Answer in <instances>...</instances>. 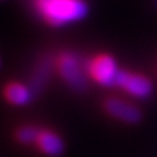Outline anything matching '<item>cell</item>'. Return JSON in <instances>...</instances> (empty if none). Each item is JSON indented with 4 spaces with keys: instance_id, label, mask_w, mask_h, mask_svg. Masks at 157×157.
I'll return each instance as SVG.
<instances>
[{
    "instance_id": "obj_1",
    "label": "cell",
    "mask_w": 157,
    "mask_h": 157,
    "mask_svg": "<svg viewBox=\"0 0 157 157\" xmlns=\"http://www.w3.org/2000/svg\"><path fill=\"white\" fill-rule=\"evenodd\" d=\"M34 7L39 16L52 26L80 21L89 13L84 0H34Z\"/></svg>"
},
{
    "instance_id": "obj_2",
    "label": "cell",
    "mask_w": 157,
    "mask_h": 157,
    "mask_svg": "<svg viewBox=\"0 0 157 157\" xmlns=\"http://www.w3.org/2000/svg\"><path fill=\"white\" fill-rule=\"evenodd\" d=\"M56 70L64 82L75 92H84L88 80L78 59L70 52H63L56 59Z\"/></svg>"
},
{
    "instance_id": "obj_3",
    "label": "cell",
    "mask_w": 157,
    "mask_h": 157,
    "mask_svg": "<svg viewBox=\"0 0 157 157\" xmlns=\"http://www.w3.org/2000/svg\"><path fill=\"white\" fill-rule=\"evenodd\" d=\"M86 71L92 78L104 86H115L119 73L117 62L110 55H98L86 63Z\"/></svg>"
},
{
    "instance_id": "obj_4",
    "label": "cell",
    "mask_w": 157,
    "mask_h": 157,
    "mask_svg": "<svg viewBox=\"0 0 157 157\" xmlns=\"http://www.w3.org/2000/svg\"><path fill=\"white\" fill-rule=\"evenodd\" d=\"M115 86L122 88L128 94L136 98H147L153 92V84L147 76L127 71H119Z\"/></svg>"
},
{
    "instance_id": "obj_5",
    "label": "cell",
    "mask_w": 157,
    "mask_h": 157,
    "mask_svg": "<svg viewBox=\"0 0 157 157\" xmlns=\"http://www.w3.org/2000/svg\"><path fill=\"white\" fill-rule=\"evenodd\" d=\"M104 109L110 117L128 124L139 123L141 118H143V114H141L139 107H136L132 104H130V102L117 97L106 98L104 102Z\"/></svg>"
},
{
    "instance_id": "obj_6",
    "label": "cell",
    "mask_w": 157,
    "mask_h": 157,
    "mask_svg": "<svg viewBox=\"0 0 157 157\" xmlns=\"http://www.w3.org/2000/svg\"><path fill=\"white\" fill-rule=\"evenodd\" d=\"M55 63L56 62H54V59L50 55H45L38 62V64L34 68L33 75L30 77V82H29V88L34 93V96L42 93L46 85L48 84V81H50L52 76Z\"/></svg>"
},
{
    "instance_id": "obj_7",
    "label": "cell",
    "mask_w": 157,
    "mask_h": 157,
    "mask_svg": "<svg viewBox=\"0 0 157 157\" xmlns=\"http://www.w3.org/2000/svg\"><path fill=\"white\" fill-rule=\"evenodd\" d=\"M37 145L41 152L50 157H59L64 152V141L58 134L48 130H42Z\"/></svg>"
},
{
    "instance_id": "obj_8",
    "label": "cell",
    "mask_w": 157,
    "mask_h": 157,
    "mask_svg": "<svg viewBox=\"0 0 157 157\" xmlns=\"http://www.w3.org/2000/svg\"><path fill=\"white\" fill-rule=\"evenodd\" d=\"M4 97L14 106H25L33 100L34 93L30 88L21 82H9L4 88Z\"/></svg>"
},
{
    "instance_id": "obj_9",
    "label": "cell",
    "mask_w": 157,
    "mask_h": 157,
    "mask_svg": "<svg viewBox=\"0 0 157 157\" xmlns=\"http://www.w3.org/2000/svg\"><path fill=\"white\" fill-rule=\"evenodd\" d=\"M41 131L42 130H39L36 126H30V124L22 126L16 131V139L21 144H26V145L34 144L38 141Z\"/></svg>"
},
{
    "instance_id": "obj_10",
    "label": "cell",
    "mask_w": 157,
    "mask_h": 157,
    "mask_svg": "<svg viewBox=\"0 0 157 157\" xmlns=\"http://www.w3.org/2000/svg\"><path fill=\"white\" fill-rule=\"evenodd\" d=\"M152 2H153V4H155V7L157 8V0H152Z\"/></svg>"
},
{
    "instance_id": "obj_11",
    "label": "cell",
    "mask_w": 157,
    "mask_h": 157,
    "mask_svg": "<svg viewBox=\"0 0 157 157\" xmlns=\"http://www.w3.org/2000/svg\"><path fill=\"white\" fill-rule=\"evenodd\" d=\"M0 66H2V62H0Z\"/></svg>"
}]
</instances>
